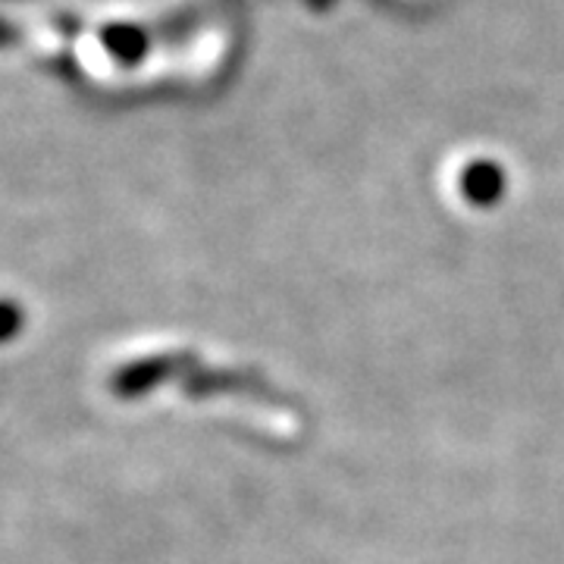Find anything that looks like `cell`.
<instances>
[{
	"label": "cell",
	"mask_w": 564,
	"mask_h": 564,
	"mask_svg": "<svg viewBox=\"0 0 564 564\" xmlns=\"http://www.w3.org/2000/svg\"><path fill=\"white\" fill-rule=\"evenodd\" d=\"M499 192H502V176H499L496 170H489V166H477V170L464 180V195H467L470 202H496Z\"/></svg>",
	"instance_id": "7a4b0ae2"
},
{
	"label": "cell",
	"mask_w": 564,
	"mask_h": 564,
	"mask_svg": "<svg viewBox=\"0 0 564 564\" xmlns=\"http://www.w3.org/2000/svg\"><path fill=\"white\" fill-rule=\"evenodd\" d=\"M180 370V355H158V358H144V361L122 367L120 377L113 380L120 395H141L154 386H161L163 380H170Z\"/></svg>",
	"instance_id": "6da1fadb"
}]
</instances>
